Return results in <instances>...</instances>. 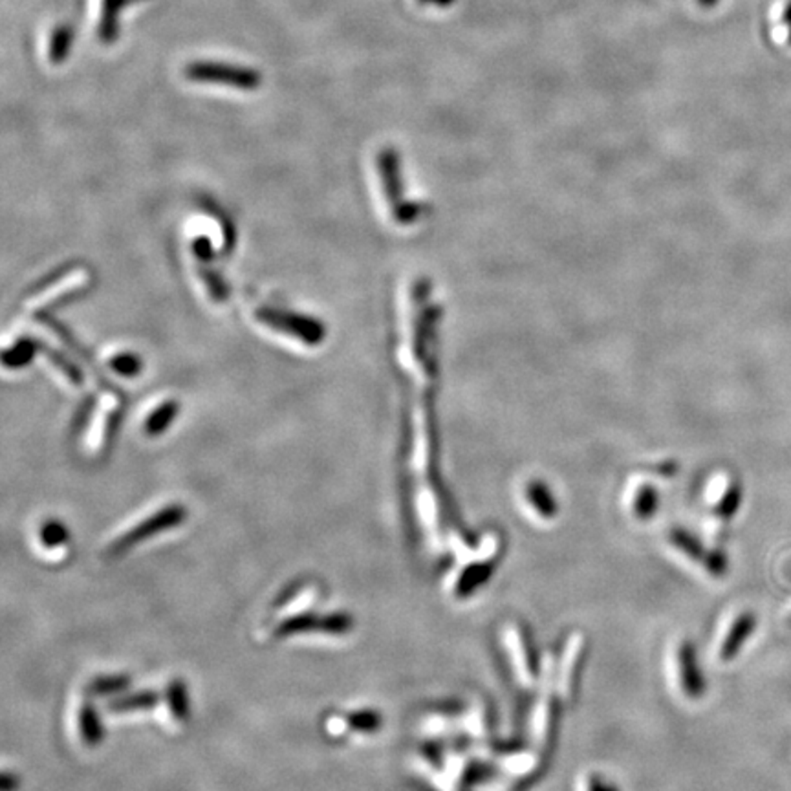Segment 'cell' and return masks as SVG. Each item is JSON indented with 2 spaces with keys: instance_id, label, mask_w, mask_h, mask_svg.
Returning <instances> with one entry per match:
<instances>
[{
  "instance_id": "obj_1",
  "label": "cell",
  "mask_w": 791,
  "mask_h": 791,
  "mask_svg": "<svg viewBox=\"0 0 791 791\" xmlns=\"http://www.w3.org/2000/svg\"><path fill=\"white\" fill-rule=\"evenodd\" d=\"M460 548L461 561L445 579V593L456 602L471 599L489 583L500 553V541L497 537H488L475 549L461 542Z\"/></svg>"
},
{
  "instance_id": "obj_2",
  "label": "cell",
  "mask_w": 791,
  "mask_h": 791,
  "mask_svg": "<svg viewBox=\"0 0 791 791\" xmlns=\"http://www.w3.org/2000/svg\"><path fill=\"white\" fill-rule=\"evenodd\" d=\"M665 669L671 690L683 706L700 704L708 696L706 674L698 660L696 646L687 636H678L669 643Z\"/></svg>"
},
{
  "instance_id": "obj_3",
  "label": "cell",
  "mask_w": 791,
  "mask_h": 791,
  "mask_svg": "<svg viewBox=\"0 0 791 791\" xmlns=\"http://www.w3.org/2000/svg\"><path fill=\"white\" fill-rule=\"evenodd\" d=\"M664 546L672 555V559H676L687 570L690 568L715 581L727 576L729 561L725 553L718 548H711L708 542L680 526H671L664 537Z\"/></svg>"
},
{
  "instance_id": "obj_4",
  "label": "cell",
  "mask_w": 791,
  "mask_h": 791,
  "mask_svg": "<svg viewBox=\"0 0 791 791\" xmlns=\"http://www.w3.org/2000/svg\"><path fill=\"white\" fill-rule=\"evenodd\" d=\"M502 646L511 672L523 690H535L542 678V667L537 660L530 632L517 621L502 627Z\"/></svg>"
},
{
  "instance_id": "obj_5",
  "label": "cell",
  "mask_w": 791,
  "mask_h": 791,
  "mask_svg": "<svg viewBox=\"0 0 791 791\" xmlns=\"http://www.w3.org/2000/svg\"><path fill=\"white\" fill-rule=\"evenodd\" d=\"M559 704L561 698L555 687V658L546 656L542 662V678L537 687L535 706L530 715V736L535 750H546L549 743Z\"/></svg>"
},
{
  "instance_id": "obj_6",
  "label": "cell",
  "mask_w": 791,
  "mask_h": 791,
  "mask_svg": "<svg viewBox=\"0 0 791 791\" xmlns=\"http://www.w3.org/2000/svg\"><path fill=\"white\" fill-rule=\"evenodd\" d=\"M185 517H188V509L180 504H171L165 505L163 509L156 511L154 515H151L149 519L139 521L136 526H132L130 530H127L125 533H121L119 537H116L109 548H107V555L110 557H121L127 551L134 549L136 546L144 544V541L153 539L160 533H165L169 530H172L174 526H180Z\"/></svg>"
},
{
  "instance_id": "obj_7",
  "label": "cell",
  "mask_w": 791,
  "mask_h": 791,
  "mask_svg": "<svg viewBox=\"0 0 791 791\" xmlns=\"http://www.w3.org/2000/svg\"><path fill=\"white\" fill-rule=\"evenodd\" d=\"M185 77L197 83H215L227 84L239 90H255L260 84V75L253 68L227 65V63H209L198 61L185 66Z\"/></svg>"
},
{
  "instance_id": "obj_8",
  "label": "cell",
  "mask_w": 791,
  "mask_h": 791,
  "mask_svg": "<svg viewBox=\"0 0 791 791\" xmlns=\"http://www.w3.org/2000/svg\"><path fill=\"white\" fill-rule=\"evenodd\" d=\"M257 319L266 324V327L283 332L288 336H294L308 345H319L324 339V329L322 324L315 319L283 312V310H271V308H260L257 312Z\"/></svg>"
},
{
  "instance_id": "obj_9",
  "label": "cell",
  "mask_w": 791,
  "mask_h": 791,
  "mask_svg": "<svg viewBox=\"0 0 791 791\" xmlns=\"http://www.w3.org/2000/svg\"><path fill=\"white\" fill-rule=\"evenodd\" d=\"M584 636L581 632H574L563 648L559 662L555 660V687L559 692L561 702H568L572 698L576 676L581 667V660L584 655Z\"/></svg>"
},
{
  "instance_id": "obj_10",
  "label": "cell",
  "mask_w": 791,
  "mask_h": 791,
  "mask_svg": "<svg viewBox=\"0 0 791 791\" xmlns=\"http://www.w3.org/2000/svg\"><path fill=\"white\" fill-rule=\"evenodd\" d=\"M757 623V614L751 611L736 614L716 645V660L722 664H731L755 634Z\"/></svg>"
},
{
  "instance_id": "obj_11",
  "label": "cell",
  "mask_w": 791,
  "mask_h": 791,
  "mask_svg": "<svg viewBox=\"0 0 791 791\" xmlns=\"http://www.w3.org/2000/svg\"><path fill=\"white\" fill-rule=\"evenodd\" d=\"M383 727V715L376 709H357L339 715L327 722V731L334 736L341 734H376Z\"/></svg>"
},
{
  "instance_id": "obj_12",
  "label": "cell",
  "mask_w": 791,
  "mask_h": 791,
  "mask_svg": "<svg viewBox=\"0 0 791 791\" xmlns=\"http://www.w3.org/2000/svg\"><path fill=\"white\" fill-rule=\"evenodd\" d=\"M523 504L530 519L539 526H549L559 519V505L539 482H530L523 491Z\"/></svg>"
},
{
  "instance_id": "obj_13",
  "label": "cell",
  "mask_w": 791,
  "mask_h": 791,
  "mask_svg": "<svg viewBox=\"0 0 791 791\" xmlns=\"http://www.w3.org/2000/svg\"><path fill=\"white\" fill-rule=\"evenodd\" d=\"M162 708L167 713V720L180 727L185 725L189 720V698H188V687L181 680H172L167 685V690L163 694Z\"/></svg>"
},
{
  "instance_id": "obj_14",
  "label": "cell",
  "mask_w": 791,
  "mask_h": 791,
  "mask_svg": "<svg viewBox=\"0 0 791 791\" xmlns=\"http://www.w3.org/2000/svg\"><path fill=\"white\" fill-rule=\"evenodd\" d=\"M627 511L628 515L639 524L653 521L658 511V497L655 489L645 484L636 486L627 498Z\"/></svg>"
},
{
  "instance_id": "obj_15",
  "label": "cell",
  "mask_w": 791,
  "mask_h": 791,
  "mask_svg": "<svg viewBox=\"0 0 791 791\" xmlns=\"http://www.w3.org/2000/svg\"><path fill=\"white\" fill-rule=\"evenodd\" d=\"M75 729L84 746H98L103 740V727L90 698L81 702V708L75 715Z\"/></svg>"
},
{
  "instance_id": "obj_16",
  "label": "cell",
  "mask_w": 791,
  "mask_h": 791,
  "mask_svg": "<svg viewBox=\"0 0 791 791\" xmlns=\"http://www.w3.org/2000/svg\"><path fill=\"white\" fill-rule=\"evenodd\" d=\"M158 706H162V696L154 690H144V692L127 694V696L118 698V700H112L109 704V709L114 715H136V713H145V711L156 709Z\"/></svg>"
},
{
  "instance_id": "obj_17",
  "label": "cell",
  "mask_w": 791,
  "mask_h": 791,
  "mask_svg": "<svg viewBox=\"0 0 791 791\" xmlns=\"http://www.w3.org/2000/svg\"><path fill=\"white\" fill-rule=\"evenodd\" d=\"M740 498H742L740 489H738L736 486H729V488L720 495V498H716L715 504H713V509H711L713 521H715L716 524H720V526H722V524H727L729 521H733L734 515H736L738 507H740Z\"/></svg>"
},
{
  "instance_id": "obj_18",
  "label": "cell",
  "mask_w": 791,
  "mask_h": 791,
  "mask_svg": "<svg viewBox=\"0 0 791 791\" xmlns=\"http://www.w3.org/2000/svg\"><path fill=\"white\" fill-rule=\"evenodd\" d=\"M125 4V0H103L101 6V21H100V37L105 42H112L118 35V21L119 12Z\"/></svg>"
},
{
  "instance_id": "obj_19",
  "label": "cell",
  "mask_w": 791,
  "mask_h": 791,
  "mask_svg": "<svg viewBox=\"0 0 791 791\" xmlns=\"http://www.w3.org/2000/svg\"><path fill=\"white\" fill-rule=\"evenodd\" d=\"M176 414H178V403H176V401H165L163 405H160V407H158V409L147 417V422H145V431H147L151 436L162 435V433L169 427V424L174 420Z\"/></svg>"
},
{
  "instance_id": "obj_20",
  "label": "cell",
  "mask_w": 791,
  "mask_h": 791,
  "mask_svg": "<svg viewBox=\"0 0 791 791\" xmlns=\"http://www.w3.org/2000/svg\"><path fill=\"white\" fill-rule=\"evenodd\" d=\"M577 789L579 791H621L620 786L609 778V775H604L597 769L583 771L577 780Z\"/></svg>"
},
{
  "instance_id": "obj_21",
  "label": "cell",
  "mask_w": 791,
  "mask_h": 791,
  "mask_svg": "<svg viewBox=\"0 0 791 791\" xmlns=\"http://www.w3.org/2000/svg\"><path fill=\"white\" fill-rule=\"evenodd\" d=\"M39 541L46 549H56L68 544V532L66 528L57 521H48L40 526Z\"/></svg>"
},
{
  "instance_id": "obj_22",
  "label": "cell",
  "mask_w": 791,
  "mask_h": 791,
  "mask_svg": "<svg viewBox=\"0 0 791 791\" xmlns=\"http://www.w3.org/2000/svg\"><path fill=\"white\" fill-rule=\"evenodd\" d=\"M70 42H72V30L68 26H57L50 39V61L54 65H59L66 59L70 52Z\"/></svg>"
},
{
  "instance_id": "obj_23",
  "label": "cell",
  "mask_w": 791,
  "mask_h": 791,
  "mask_svg": "<svg viewBox=\"0 0 791 791\" xmlns=\"http://www.w3.org/2000/svg\"><path fill=\"white\" fill-rule=\"evenodd\" d=\"M128 685V678L125 676H101L90 683L88 692L103 696V694H114L118 690H125Z\"/></svg>"
},
{
  "instance_id": "obj_24",
  "label": "cell",
  "mask_w": 791,
  "mask_h": 791,
  "mask_svg": "<svg viewBox=\"0 0 791 791\" xmlns=\"http://www.w3.org/2000/svg\"><path fill=\"white\" fill-rule=\"evenodd\" d=\"M35 343L33 341H21L19 345H15L13 350H8L4 354V365L12 366V368H21L22 365H26L33 354H35Z\"/></svg>"
},
{
  "instance_id": "obj_25",
  "label": "cell",
  "mask_w": 791,
  "mask_h": 791,
  "mask_svg": "<svg viewBox=\"0 0 791 791\" xmlns=\"http://www.w3.org/2000/svg\"><path fill=\"white\" fill-rule=\"evenodd\" d=\"M110 366L121 376H136L139 368H142V363L134 354H119L110 361Z\"/></svg>"
},
{
  "instance_id": "obj_26",
  "label": "cell",
  "mask_w": 791,
  "mask_h": 791,
  "mask_svg": "<svg viewBox=\"0 0 791 791\" xmlns=\"http://www.w3.org/2000/svg\"><path fill=\"white\" fill-rule=\"evenodd\" d=\"M200 275H202L204 283H206L207 288H209L211 297H213L216 303H224V301L227 299V295H229V290H227V286L224 285L222 278H218V275L213 273V271H209V269H202Z\"/></svg>"
}]
</instances>
